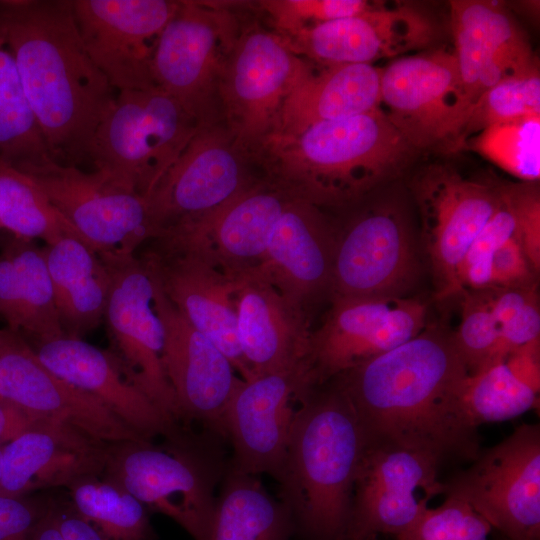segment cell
<instances>
[{
	"instance_id": "cell-7",
	"label": "cell",
	"mask_w": 540,
	"mask_h": 540,
	"mask_svg": "<svg viewBox=\"0 0 540 540\" xmlns=\"http://www.w3.org/2000/svg\"><path fill=\"white\" fill-rule=\"evenodd\" d=\"M100 255L132 254L154 236L147 201L103 171L51 157L16 168Z\"/></svg>"
},
{
	"instance_id": "cell-9",
	"label": "cell",
	"mask_w": 540,
	"mask_h": 540,
	"mask_svg": "<svg viewBox=\"0 0 540 540\" xmlns=\"http://www.w3.org/2000/svg\"><path fill=\"white\" fill-rule=\"evenodd\" d=\"M252 168L223 120L202 126L146 198L153 238L218 210L262 177Z\"/></svg>"
},
{
	"instance_id": "cell-42",
	"label": "cell",
	"mask_w": 540,
	"mask_h": 540,
	"mask_svg": "<svg viewBox=\"0 0 540 540\" xmlns=\"http://www.w3.org/2000/svg\"><path fill=\"white\" fill-rule=\"evenodd\" d=\"M512 207L518 240L529 264L537 274L540 269V195L536 182L503 184Z\"/></svg>"
},
{
	"instance_id": "cell-4",
	"label": "cell",
	"mask_w": 540,
	"mask_h": 540,
	"mask_svg": "<svg viewBox=\"0 0 540 540\" xmlns=\"http://www.w3.org/2000/svg\"><path fill=\"white\" fill-rule=\"evenodd\" d=\"M369 446L346 394L336 384L300 406L276 478L284 503L317 540H344L361 460Z\"/></svg>"
},
{
	"instance_id": "cell-26",
	"label": "cell",
	"mask_w": 540,
	"mask_h": 540,
	"mask_svg": "<svg viewBox=\"0 0 540 540\" xmlns=\"http://www.w3.org/2000/svg\"><path fill=\"white\" fill-rule=\"evenodd\" d=\"M449 6L453 52L471 107L493 85L538 65L526 36L500 2L453 0Z\"/></svg>"
},
{
	"instance_id": "cell-23",
	"label": "cell",
	"mask_w": 540,
	"mask_h": 540,
	"mask_svg": "<svg viewBox=\"0 0 540 540\" xmlns=\"http://www.w3.org/2000/svg\"><path fill=\"white\" fill-rule=\"evenodd\" d=\"M151 279L153 306L164 332L163 367L181 415L224 434L226 409L242 379L227 356L179 313Z\"/></svg>"
},
{
	"instance_id": "cell-17",
	"label": "cell",
	"mask_w": 540,
	"mask_h": 540,
	"mask_svg": "<svg viewBox=\"0 0 540 540\" xmlns=\"http://www.w3.org/2000/svg\"><path fill=\"white\" fill-rule=\"evenodd\" d=\"M139 256L179 313L230 360L242 380L253 378L237 338V279L197 251L168 237L148 240Z\"/></svg>"
},
{
	"instance_id": "cell-32",
	"label": "cell",
	"mask_w": 540,
	"mask_h": 540,
	"mask_svg": "<svg viewBox=\"0 0 540 540\" xmlns=\"http://www.w3.org/2000/svg\"><path fill=\"white\" fill-rule=\"evenodd\" d=\"M51 157L0 28V161L19 168Z\"/></svg>"
},
{
	"instance_id": "cell-41",
	"label": "cell",
	"mask_w": 540,
	"mask_h": 540,
	"mask_svg": "<svg viewBox=\"0 0 540 540\" xmlns=\"http://www.w3.org/2000/svg\"><path fill=\"white\" fill-rule=\"evenodd\" d=\"M258 3L282 37L363 13L378 4L365 0H265Z\"/></svg>"
},
{
	"instance_id": "cell-52",
	"label": "cell",
	"mask_w": 540,
	"mask_h": 540,
	"mask_svg": "<svg viewBox=\"0 0 540 540\" xmlns=\"http://www.w3.org/2000/svg\"><path fill=\"white\" fill-rule=\"evenodd\" d=\"M502 540H507V539L503 537V539H502Z\"/></svg>"
},
{
	"instance_id": "cell-8",
	"label": "cell",
	"mask_w": 540,
	"mask_h": 540,
	"mask_svg": "<svg viewBox=\"0 0 540 540\" xmlns=\"http://www.w3.org/2000/svg\"><path fill=\"white\" fill-rule=\"evenodd\" d=\"M507 540H540V427L523 424L442 482Z\"/></svg>"
},
{
	"instance_id": "cell-30",
	"label": "cell",
	"mask_w": 540,
	"mask_h": 540,
	"mask_svg": "<svg viewBox=\"0 0 540 540\" xmlns=\"http://www.w3.org/2000/svg\"><path fill=\"white\" fill-rule=\"evenodd\" d=\"M44 252L62 330L66 336L83 338L103 321L110 270L79 234L46 245Z\"/></svg>"
},
{
	"instance_id": "cell-10",
	"label": "cell",
	"mask_w": 540,
	"mask_h": 540,
	"mask_svg": "<svg viewBox=\"0 0 540 540\" xmlns=\"http://www.w3.org/2000/svg\"><path fill=\"white\" fill-rule=\"evenodd\" d=\"M419 273L413 230L399 199L373 202L337 229L330 299L402 298Z\"/></svg>"
},
{
	"instance_id": "cell-44",
	"label": "cell",
	"mask_w": 540,
	"mask_h": 540,
	"mask_svg": "<svg viewBox=\"0 0 540 540\" xmlns=\"http://www.w3.org/2000/svg\"><path fill=\"white\" fill-rule=\"evenodd\" d=\"M491 279L492 288L536 281V273L514 236L507 239L492 255Z\"/></svg>"
},
{
	"instance_id": "cell-37",
	"label": "cell",
	"mask_w": 540,
	"mask_h": 540,
	"mask_svg": "<svg viewBox=\"0 0 540 540\" xmlns=\"http://www.w3.org/2000/svg\"><path fill=\"white\" fill-rule=\"evenodd\" d=\"M540 116L538 65L510 76L486 90L472 105L454 151L464 149L485 129L516 119Z\"/></svg>"
},
{
	"instance_id": "cell-25",
	"label": "cell",
	"mask_w": 540,
	"mask_h": 540,
	"mask_svg": "<svg viewBox=\"0 0 540 540\" xmlns=\"http://www.w3.org/2000/svg\"><path fill=\"white\" fill-rule=\"evenodd\" d=\"M110 445L65 424L37 420L3 446L0 495L26 497L104 473Z\"/></svg>"
},
{
	"instance_id": "cell-19",
	"label": "cell",
	"mask_w": 540,
	"mask_h": 540,
	"mask_svg": "<svg viewBox=\"0 0 540 540\" xmlns=\"http://www.w3.org/2000/svg\"><path fill=\"white\" fill-rule=\"evenodd\" d=\"M0 398L109 445L143 439L100 401L49 370L27 340L8 328L0 338Z\"/></svg>"
},
{
	"instance_id": "cell-36",
	"label": "cell",
	"mask_w": 540,
	"mask_h": 540,
	"mask_svg": "<svg viewBox=\"0 0 540 540\" xmlns=\"http://www.w3.org/2000/svg\"><path fill=\"white\" fill-rule=\"evenodd\" d=\"M538 394L517 379L503 361L468 374L459 403L468 423L478 428L483 423L510 420L538 408Z\"/></svg>"
},
{
	"instance_id": "cell-11",
	"label": "cell",
	"mask_w": 540,
	"mask_h": 540,
	"mask_svg": "<svg viewBox=\"0 0 540 540\" xmlns=\"http://www.w3.org/2000/svg\"><path fill=\"white\" fill-rule=\"evenodd\" d=\"M409 188L420 214L436 298L460 295L458 267L497 209L501 184L466 178L448 163H430L417 170Z\"/></svg>"
},
{
	"instance_id": "cell-35",
	"label": "cell",
	"mask_w": 540,
	"mask_h": 540,
	"mask_svg": "<svg viewBox=\"0 0 540 540\" xmlns=\"http://www.w3.org/2000/svg\"><path fill=\"white\" fill-rule=\"evenodd\" d=\"M71 506L109 540H150L146 507L120 485L98 477L69 487Z\"/></svg>"
},
{
	"instance_id": "cell-29",
	"label": "cell",
	"mask_w": 540,
	"mask_h": 540,
	"mask_svg": "<svg viewBox=\"0 0 540 540\" xmlns=\"http://www.w3.org/2000/svg\"><path fill=\"white\" fill-rule=\"evenodd\" d=\"M319 66L286 97L267 136L291 135L318 122L380 108L382 68L373 64Z\"/></svg>"
},
{
	"instance_id": "cell-40",
	"label": "cell",
	"mask_w": 540,
	"mask_h": 540,
	"mask_svg": "<svg viewBox=\"0 0 540 540\" xmlns=\"http://www.w3.org/2000/svg\"><path fill=\"white\" fill-rule=\"evenodd\" d=\"M491 525L468 503L451 496L435 508L427 507L397 540H487Z\"/></svg>"
},
{
	"instance_id": "cell-3",
	"label": "cell",
	"mask_w": 540,
	"mask_h": 540,
	"mask_svg": "<svg viewBox=\"0 0 540 540\" xmlns=\"http://www.w3.org/2000/svg\"><path fill=\"white\" fill-rule=\"evenodd\" d=\"M419 153L383 109L265 137L251 154L261 176L319 208L358 202Z\"/></svg>"
},
{
	"instance_id": "cell-15",
	"label": "cell",
	"mask_w": 540,
	"mask_h": 540,
	"mask_svg": "<svg viewBox=\"0 0 540 540\" xmlns=\"http://www.w3.org/2000/svg\"><path fill=\"white\" fill-rule=\"evenodd\" d=\"M104 473L105 479L174 520L194 540H206L216 499L211 471L200 460L140 439L110 445Z\"/></svg>"
},
{
	"instance_id": "cell-21",
	"label": "cell",
	"mask_w": 540,
	"mask_h": 540,
	"mask_svg": "<svg viewBox=\"0 0 540 540\" xmlns=\"http://www.w3.org/2000/svg\"><path fill=\"white\" fill-rule=\"evenodd\" d=\"M296 200L299 199L261 177L210 215L165 229L157 236L197 251L237 279L261 263L275 225Z\"/></svg>"
},
{
	"instance_id": "cell-51",
	"label": "cell",
	"mask_w": 540,
	"mask_h": 540,
	"mask_svg": "<svg viewBox=\"0 0 540 540\" xmlns=\"http://www.w3.org/2000/svg\"><path fill=\"white\" fill-rule=\"evenodd\" d=\"M2 331H3V330H0V338H1V335H2Z\"/></svg>"
},
{
	"instance_id": "cell-48",
	"label": "cell",
	"mask_w": 540,
	"mask_h": 540,
	"mask_svg": "<svg viewBox=\"0 0 540 540\" xmlns=\"http://www.w3.org/2000/svg\"><path fill=\"white\" fill-rule=\"evenodd\" d=\"M504 361L517 379L539 393L540 338L515 349Z\"/></svg>"
},
{
	"instance_id": "cell-43",
	"label": "cell",
	"mask_w": 540,
	"mask_h": 540,
	"mask_svg": "<svg viewBox=\"0 0 540 540\" xmlns=\"http://www.w3.org/2000/svg\"><path fill=\"white\" fill-rule=\"evenodd\" d=\"M515 230L514 213L501 184L500 203L468 247L458 267L457 276L472 265L491 267L492 255L507 239L515 235Z\"/></svg>"
},
{
	"instance_id": "cell-27",
	"label": "cell",
	"mask_w": 540,
	"mask_h": 540,
	"mask_svg": "<svg viewBox=\"0 0 540 540\" xmlns=\"http://www.w3.org/2000/svg\"><path fill=\"white\" fill-rule=\"evenodd\" d=\"M30 346L49 370L100 401L143 439L171 431L173 421L129 381L111 352L66 335Z\"/></svg>"
},
{
	"instance_id": "cell-12",
	"label": "cell",
	"mask_w": 540,
	"mask_h": 540,
	"mask_svg": "<svg viewBox=\"0 0 540 540\" xmlns=\"http://www.w3.org/2000/svg\"><path fill=\"white\" fill-rule=\"evenodd\" d=\"M314 66L277 33L258 26L241 29L218 96L222 120L250 155L270 133L286 97Z\"/></svg>"
},
{
	"instance_id": "cell-33",
	"label": "cell",
	"mask_w": 540,
	"mask_h": 540,
	"mask_svg": "<svg viewBox=\"0 0 540 540\" xmlns=\"http://www.w3.org/2000/svg\"><path fill=\"white\" fill-rule=\"evenodd\" d=\"M0 229L14 237L41 239L46 245L78 232L24 173L0 161Z\"/></svg>"
},
{
	"instance_id": "cell-24",
	"label": "cell",
	"mask_w": 540,
	"mask_h": 540,
	"mask_svg": "<svg viewBox=\"0 0 540 540\" xmlns=\"http://www.w3.org/2000/svg\"><path fill=\"white\" fill-rule=\"evenodd\" d=\"M321 209L294 201L275 225L261 263L246 274L271 284L307 316L331 291L337 228Z\"/></svg>"
},
{
	"instance_id": "cell-6",
	"label": "cell",
	"mask_w": 540,
	"mask_h": 540,
	"mask_svg": "<svg viewBox=\"0 0 540 540\" xmlns=\"http://www.w3.org/2000/svg\"><path fill=\"white\" fill-rule=\"evenodd\" d=\"M240 32L229 10L180 1L158 39L151 61L155 82L204 125L222 120L219 85Z\"/></svg>"
},
{
	"instance_id": "cell-2",
	"label": "cell",
	"mask_w": 540,
	"mask_h": 540,
	"mask_svg": "<svg viewBox=\"0 0 540 540\" xmlns=\"http://www.w3.org/2000/svg\"><path fill=\"white\" fill-rule=\"evenodd\" d=\"M0 28L52 158L76 165L117 92L90 59L71 1H0Z\"/></svg>"
},
{
	"instance_id": "cell-16",
	"label": "cell",
	"mask_w": 540,
	"mask_h": 540,
	"mask_svg": "<svg viewBox=\"0 0 540 540\" xmlns=\"http://www.w3.org/2000/svg\"><path fill=\"white\" fill-rule=\"evenodd\" d=\"M84 47L116 91L156 84L151 61L173 0H70Z\"/></svg>"
},
{
	"instance_id": "cell-34",
	"label": "cell",
	"mask_w": 540,
	"mask_h": 540,
	"mask_svg": "<svg viewBox=\"0 0 540 540\" xmlns=\"http://www.w3.org/2000/svg\"><path fill=\"white\" fill-rule=\"evenodd\" d=\"M5 245L17 269L19 334L24 333L30 344L65 335L55 305L44 247L14 236Z\"/></svg>"
},
{
	"instance_id": "cell-45",
	"label": "cell",
	"mask_w": 540,
	"mask_h": 540,
	"mask_svg": "<svg viewBox=\"0 0 540 540\" xmlns=\"http://www.w3.org/2000/svg\"><path fill=\"white\" fill-rule=\"evenodd\" d=\"M539 338L540 309L538 297L529 302L516 317L499 329L498 343L491 365L503 362L515 349Z\"/></svg>"
},
{
	"instance_id": "cell-46",
	"label": "cell",
	"mask_w": 540,
	"mask_h": 540,
	"mask_svg": "<svg viewBox=\"0 0 540 540\" xmlns=\"http://www.w3.org/2000/svg\"><path fill=\"white\" fill-rule=\"evenodd\" d=\"M46 505L26 497L0 495V540H31Z\"/></svg>"
},
{
	"instance_id": "cell-39",
	"label": "cell",
	"mask_w": 540,
	"mask_h": 540,
	"mask_svg": "<svg viewBox=\"0 0 540 540\" xmlns=\"http://www.w3.org/2000/svg\"><path fill=\"white\" fill-rule=\"evenodd\" d=\"M460 296L461 322L452 336L455 347L471 375L491 365L498 343L499 327L485 291L463 290Z\"/></svg>"
},
{
	"instance_id": "cell-38",
	"label": "cell",
	"mask_w": 540,
	"mask_h": 540,
	"mask_svg": "<svg viewBox=\"0 0 540 540\" xmlns=\"http://www.w3.org/2000/svg\"><path fill=\"white\" fill-rule=\"evenodd\" d=\"M471 141L482 155L522 182L539 180L540 116L493 125Z\"/></svg>"
},
{
	"instance_id": "cell-50",
	"label": "cell",
	"mask_w": 540,
	"mask_h": 540,
	"mask_svg": "<svg viewBox=\"0 0 540 540\" xmlns=\"http://www.w3.org/2000/svg\"><path fill=\"white\" fill-rule=\"evenodd\" d=\"M3 446L0 444V475H1V468H2V453H3Z\"/></svg>"
},
{
	"instance_id": "cell-47",
	"label": "cell",
	"mask_w": 540,
	"mask_h": 540,
	"mask_svg": "<svg viewBox=\"0 0 540 540\" xmlns=\"http://www.w3.org/2000/svg\"><path fill=\"white\" fill-rule=\"evenodd\" d=\"M0 318L8 329L19 333L20 311L17 298V269L8 247L0 255Z\"/></svg>"
},
{
	"instance_id": "cell-1",
	"label": "cell",
	"mask_w": 540,
	"mask_h": 540,
	"mask_svg": "<svg viewBox=\"0 0 540 540\" xmlns=\"http://www.w3.org/2000/svg\"><path fill=\"white\" fill-rule=\"evenodd\" d=\"M468 374L452 333L437 325L335 378L369 446L409 450L440 465L473 461L481 452L477 428L459 403Z\"/></svg>"
},
{
	"instance_id": "cell-13",
	"label": "cell",
	"mask_w": 540,
	"mask_h": 540,
	"mask_svg": "<svg viewBox=\"0 0 540 540\" xmlns=\"http://www.w3.org/2000/svg\"><path fill=\"white\" fill-rule=\"evenodd\" d=\"M382 105L419 152L454 151L471 110L454 52L440 48L391 61L382 68Z\"/></svg>"
},
{
	"instance_id": "cell-49",
	"label": "cell",
	"mask_w": 540,
	"mask_h": 540,
	"mask_svg": "<svg viewBox=\"0 0 540 540\" xmlns=\"http://www.w3.org/2000/svg\"><path fill=\"white\" fill-rule=\"evenodd\" d=\"M36 419L11 402L0 398V444L11 441L32 425Z\"/></svg>"
},
{
	"instance_id": "cell-14",
	"label": "cell",
	"mask_w": 540,
	"mask_h": 540,
	"mask_svg": "<svg viewBox=\"0 0 540 540\" xmlns=\"http://www.w3.org/2000/svg\"><path fill=\"white\" fill-rule=\"evenodd\" d=\"M100 256L111 275L103 318L111 353L129 381L174 421L181 412L163 367L164 332L153 306L150 273L136 253Z\"/></svg>"
},
{
	"instance_id": "cell-28",
	"label": "cell",
	"mask_w": 540,
	"mask_h": 540,
	"mask_svg": "<svg viewBox=\"0 0 540 540\" xmlns=\"http://www.w3.org/2000/svg\"><path fill=\"white\" fill-rule=\"evenodd\" d=\"M234 299L237 338L253 377L308 363L309 316L253 275L237 278Z\"/></svg>"
},
{
	"instance_id": "cell-22",
	"label": "cell",
	"mask_w": 540,
	"mask_h": 540,
	"mask_svg": "<svg viewBox=\"0 0 540 540\" xmlns=\"http://www.w3.org/2000/svg\"><path fill=\"white\" fill-rule=\"evenodd\" d=\"M437 27L408 4H377L349 17L282 37L297 55L317 65L372 64L426 47Z\"/></svg>"
},
{
	"instance_id": "cell-20",
	"label": "cell",
	"mask_w": 540,
	"mask_h": 540,
	"mask_svg": "<svg viewBox=\"0 0 540 540\" xmlns=\"http://www.w3.org/2000/svg\"><path fill=\"white\" fill-rule=\"evenodd\" d=\"M439 464L409 450L368 446L358 469L345 539L371 540L407 530L443 493Z\"/></svg>"
},
{
	"instance_id": "cell-31",
	"label": "cell",
	"mask_w": 540,
	"mask_h": 540,
	"mask_svg": "<svg viewBox=\"0 0 540 540\" xmlns=\"http://www.w3.org/2000/svg\"><path fill=\"white\" fill-rule=\"evenodd\" d=\"M292 514L255 475L231 469L223 485L206 540H288Z\"/></svg>"
},
{
	"instance_id": "cell-5",
	"label": "cell",
	"mask_w": 540,
	"mask_h": 540,
	"mask_svg": "<svg viewBox=\"0 0 540 540\" xmlns=\"http://www.w3.org/2000/svg\"><path fill=\"white\" fill-rule=\"evenodd\" d=\"M204 126L157 83L119 91L90 145L95 169L145 199Z\"/></svg>"
},
{
	"instance_id": "cell-18",
	"label": "cell",
	"mask_w": 540,
	"mask_h": 540,
	"mask_svg": "<svg viewBox=\"0 0 540 540\" xmlns=\"http://www.w3.org/2000/svg\"><path fill=\"white\" fill-rule=\"evenodd\" d=\"M315 387L308 363L242 380L224 419V434L234 450L232 468L276 477L296 414Z\"/></svg>"
}]
</instances>
